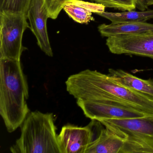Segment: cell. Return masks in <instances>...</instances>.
Wrapping results in <instances>:
<instances>
[{"instance_id":"16","label":"cell","mask_w":153,"mask_h":153,"mask_svg":"<svg viewBox=\"0 0 153 153\" xmlns=\"http://www.w3.org/2000/svg\"><path fill=\"white\" fill-rule=\"evenodd\" d=\"M105 7L117 9L123 11L133 10L136 9L138 0H93Z\"/></svg>"},{"instance_id":"6","label":"cell","mask_w":153,"mask_h":153,"mask_svg":"<svg viewBox=\"0 0 153 153\" xmlns=\"http://www.w3.org/2000/svg\"><path fill=\"white\" fill-rule=\"evenodd\" d=\"M86 117L91 120L127 119L149 115L130 105L109 100H77Z\"/></svg>"},{"instance_id":"15","label":"cell","mask_w":153,"mask_h":153,"mask_svg":"<svg viewBox=\"0 0 153 153\" xmlns=\"http://www.w3.org/2000/svg\"><path fill=\"white\" fill-rule=\"evenodd\" d=\"M31 0H0V11L21 12L27 16Z\"/></svg>"},{"instance_id":"7","label":"cell","mask_w":153,"mask_h":153,"mask_svg":"<svg viewBox=\"0 0 153 153\" xmlns=\"http://www.w3.org/2000/svg\"><path fill=\"white\" fill-rule=\"evenodd\" d=\"M106 45L114 54L135 55L153 59V32L108 37Z\"/></svg>"},{"instance_id":"14","label":"cell","mask_w":153,"mask_h":153,"mask_svg":"<svg viewBox=\"0 0 153 153\" xmlns=\"http://www.w3.org/2000/svg\"><path fill=\"white\" fill-rule=\"evenodd\" d=\"M110 20L112 24L146 22L153 19V10L136 11L130 10L120 13L104 12L97 14Z\"/></svg>"},{"instance_id":"1","label":"cell","mask_w":153,"mask_h":153,"mask_svg":"<svg viewBox=\"0 0 153 153\" xmlns=\"http://www.w3.org/2000/svg\"><path fill=\"white\" fill-rule=\"evenodd\" d=\"M76 100H109L133 105L153 115V97L125 87L107 74L86 69L71 75L65 82Z\"/></svg>"},{"instance_id":"12","label":"cell","mask_w":153,"mask_h":153,"mask_svg":"<svg viewBox=\"0 0 153 153\" xmlns=\"http://www.w3.org/2000/svg\"><path fill=\"white\" fill-rule=\"evenodd\" d=\"M108 75L118 84L153 97V79H143L121 69H110Z\"/></svg>"},{"instance_id":"3","label":"cell","mask_w":153,"mask_h":153,"mask_svg":"<svg viewBox=\"0 0 153 153\" xmlns=\"http://www.w3.org/2000/svg\"><path fill=\"white\" fill-rule=\"evenodd\" d=\"M21 135L10 148L13 153H61L53 113L30 112L20 126Z\"/></svg>"},{"instance_id":"5","label":"cell","mask_w":153,"mask_h":153,"mask_svg":"<svg viewBox=\"0 0 153 153\" xmlns=\"http://www.w3.org/2000/svg\"><path fill=\"white\" fill-rule=\"evenodd\" d=\"M27 19L21 12L0 11V59L20 61L27 49L22 40L25 31L30 28Z\"/></svg>"},{"instance_id":"17","label":"cell","mask_w":153,"mask_h":153,"mask_svg":"<svg viewBox=\"0 0 153 153\" xmlns=\"http://www.w3.org/2000/svg\"><path fill=\"white\" fill-rule=\"evenodd\" d=\"M69 0H45L49 18L56 19L66 2Z\"/></svg>"},{"instance_id":"8","label":"cell","mask_w":153,"mask_h":153,"mask_svg":"<svg viewBox=\"0 0 153 153\" xmlns=\"http://www.w3.org/2000/svg\"><path fill=\"white\" fill-rule=\"evenodd\" d=\"M96 121L92 120L85 127L72 124L63 126L58 136L61 153H85L94 140L93 128Z\"/></svg>"},{"instance_id":"10","label":"cell","mask_w":153,"mask_h":153,"mask_svg":"<svg viewBox=\"0 0 153 153\" xmlns=\"http://www.w3.org/2000/svg\"><path fill=\"white\" fill-rule=\"evenodd\" d=\"M105 8L103 5L97 3L69 0L65 3L63 10L75 22L87 24L94 20L92 13L98 14L104 12Z\"/></svg>"},{"instance_id":"2","label":"cell","mask_w":153,"mask_h":153,"mask_svg":"<svg viewBox=\"0 0 153 153\" xmlns=\"http://www.w3.org/2000/svg\"><path fill=\"white\" fill-rule=\"evenodd\" d=\"M0 114L10 133L20 127L30 112L29 89L20 61L0 59Z\"/></svg>"},{"instance_id":"18","label":"cell","mask_w":153,"mask_h":153,"mask_svg":"<svg viewBox=\"0 0 153 153\" xmlns=\"http://www.w3.org/2000/svg\"><path fill=\"white\" fill-rule=\"evenodd\" d=\"M141 1H143L144 4L146 6L153 5V0H141Z\"/></svg>"},{"instance_id":"11","label":"cell","mask_w":153,"mask_h":153,"mask_svg":"<svg viewBox=\"0 0 153 153\" xmlns=\"http://www.w3.org/2000/svg\"><path fill=\"white\" fill-rule=\"evenodd\" d=\"M124 141L107 128L102 129L85 153H120Z\"/></svg>"},{"instance_id":"4","label":"cell","mask_w":153,"mask_h":153,"mask_svg":"<svg viewBox=\"0 0 153 153\" xmlns=\"http://www.w3.org/2000/svg\"><path fill=\"white\" fill-rule=\"evenodd\" d=\"M97 121L124 140L120 153H153V115Z\"/></svg>"},{"instance_id":"13","label":"cell","mask_w":153,"mask_h":153,"mask_svg":"<svg viewBox=\"0 0 153 153\" xmlns=\"http://www.w3.org/2000/svg\"><path fill=\"white\" fill-rule=\"evenodd\" d=\"M100 34L103 37H112L120 35H130L146 32H153V24L146 22L102 24L98 27Z\"/></svg>"},{"instance_id":"9","label":"cell","mask_w":153,"mask_h":153,"mask_svg":"<svg viewBox=\"0 0 153 153\" xmlns=\"http://www.w3.org/2000/svg\"><path fill=\"white\" fill-rule=\"evenodd\" d=\"M27 16L30 29L37 40L38 46L46 55L53 57V53L47 32L49 15L45 0H31Z\"/></svg>"}]
</instances>
